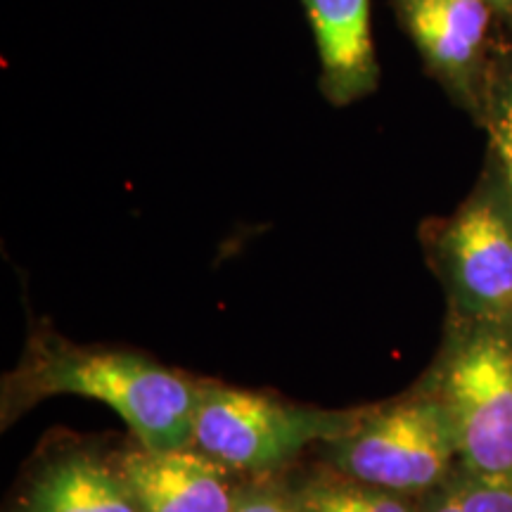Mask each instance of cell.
Wrapping results in <instances>:
<instances>
[{"label":"cell","mask_w":512,"mask_h":512,"mask_svg":"<svg viewBox=\"0 0 512 512\" xmlns=\"http://www.w3.org/2000/svg\"><path fill=\"white\" fill-rule=\"evenodd\" d=\"M437 396L463 470L512 479V328L463 318Z\"/></svg>","instance_id":"obj_2"},{"label":"cell","mask_w":512,"mask_h":512,"mask_svg":"<svg viewBox=\"0 0 512 512\" xmlns=\"http://www.w3.org/2000/svg\"><path fill=\"white\" fill-rule=\"evenodd\" d=\"M354 415L325 413L268 396L207 384L200 387L192 444L228 470H271L313 441H337L356 425Z\"/></svg>","instance_id":"obj_4"},{"label":"cell","mask_w":512,"mask_h":512,"mask_svg":"<svg viewBox=\"0 0 512 512\" xmlns=\"http://www.w3.org/2000/svg\"><path fill=\"white\" fill-rule=\"evenodd\" d=\"M29 512H140L121 477L88 456L50 465L31 486Z\"/></svg>","instance_id":"obj_9"},{"label":"cell","mask_w":512,"mask_h":512,"mask_svg":"<svg viewBox=\"0 0 512 512\" xmlns=\"http://www.w3.org/2000/svg\"><path fill=\"white\" fill-rule=\"evenodd\" d=\"M27 394H76L107 403L143 448L171 451L192 444L200 387L126 351L46 349L22 377Z\"/></svg>","instance_id":"obj_1"},{"label":"cell","mask_w":512,"mask_h":512,"mask_svg":"<svg viewBox=\"0 0 512 512\" xmlns=\"http://www.w3.org/2000/svg\"><path fill=\"white\" fill-rule=\"evenodd\" d=\"M496 12V17L508 27L510 38H512V0H486Z\"/></svg>","instance_id":"obj_14"},{"label":"cell","mask_w":512,"mask_h":512,"mask_svg":"<svg viewBox=\"0 0 512 512\" xmlns=\"http://www.w3.org/2000/svg\"><path fill=\"white\" fill-rule=\"evenodd\" d=\"M233 512H306L297 494L287 496L275 489H252L238 496Z\"/></svg>","instance_id":"obj_13"},{"label":"cell","mask_w":512,"mask_h":512,"mask_svg":"<svg viewBox=\"0 0 512 512\" xmlns=\"http://www.w3.org/2000/svg\"><path fill=\"white\" fill-rule=\"evenodd\" d=\"M479 124L489 136V166L512 209V38L498 43Z\"/></svg>","instance_id":"obj_10"},{"label":"cell","mask_w":512,"mask_h":512,"mask_svg":"<svg viewBox=\"0 0 512 512\" xmlns=\"http://www.w3.org/2000/svg\"><path fill=\"white\" fill-rule=\"evenodd\" d=\"M320 57V88L332 105L347 107L377 91L370 0H302Z\"/></svg>","instance_id":"obj_8"},{"label":"cell","mask_w":512,"mask_h":512,"mask_svg":"<svg viewBox=\"0 0 512 512\" xmlns=\"http://www.w3.org/2000/svg\"><path fill=\"white\" fill-rule=\"evenodd\" d=\"M226 465L190 446L126 453L121 477L140 512H233L238 496Z\"/></svg>","instance_id":"obj_7"},{"label":"cell","mask_w":512,"mask_h":512,"mask_svg":"<svg viewBox=\"0 0 512 512\" xmlns=\"http://www.w3.org/2000/svg\"><path fill=\"white\" fill-rule=\"evenodd\" d=\"M297 498L306 512H420L403 494L375 489L349 477L309 482Z\"/></svg>","instance_id":"obj_11"},{"label":"cell","mask_w":512,"mask_h":512,"mask_svg":"<svg viewBox=\"0 0 512 512\" xmlns=\"http://www.w3.org/2000/svg\"><path fill=\"white\" fill-rule=\"evenodd\" d=\"M453 460H458L456 437L437 394L358 418L335 441V463L344 477L403 496L444 484Z\"/></svg>","instance_id":"obj_3"},{"label":"cell","mask_w":512,"mask_h":512,"mask_svg":"<svg viewBox=\"0 0 512 512\" xmlns=\"http://www.w3.org/2000/svg\"><path fill=\"white\" fill-rule=\"evenodd\" d=\"M427 72L472 119H482L496 12L486 0H392Z\"/></svg>","instance_id":"obj_6"},{"label":"cell","mask_w":512,"mask_h":512,"mask_svg":"<svg viewBox=\"0 0 512 512\" xmlns=\"http://www.w3.org/2000/svg\"><path fill=\"white\" fill-rule=\"evenodd\" d=\"M437 252L460 316L512 328V209L489 169L444 223Z\"/></svg>","instance_id":"obj_5"},{"label":"cell","mask_w":512,"mask_h":512,"mask_svg":"<svg viewBox=\"0 0 512 512\" xmlns=\"http://www.w3.org/2000/svg\"><path fill=\"white\" fill-rule=\"evenodd\" d=\"M420 512H512V479L463 470L432 489Z\"/></svg>","instance_id":"obj_12"}]
</instances>
